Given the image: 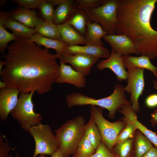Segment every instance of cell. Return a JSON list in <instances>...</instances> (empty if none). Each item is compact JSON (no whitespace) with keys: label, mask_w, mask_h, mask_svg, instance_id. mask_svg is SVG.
<instances>
[{"label":"cell","mask_w":157,"mask_h":157,"mask_svg":"<svg viewBox=\"0 0 157 157\" xmlns=\"http://www.w3.org/2000/svg\"><path fill=\"white\" fill-rule=\"evenodd\" d=\"M34 29L36 33L44 37L53 39H62L57 25L53 22L39 18Z\"/></svg>","instance_id":"22"},{"label":"cell","mask_w":157,"mask_h":157,"mask_svg":"<svg viewBox=\"0 0 157 157\" xmlns=\"http://www.w3.org/2000/svg\"><path fill=\"white\" fill-rule=\"evenodd\" d=\"M127 111L130 117L135 124L137 129L141 132L157 148V135L156 133L148 129L138 120L136 113L133 110L131 107H129L127 108Z\"/></svg>","instance_id":"27"},{"label":"cell","mask_w":157,"mask_h":157,"mask_svg":"<svg viewBox=\"0 0 157 157\" xmlns=\"http://www.w3.org/2000/svg\"><path fill=\"white\" fill-rule=\"evenodd\" d=\"M131 157H134V154L132 155Z\"/></svg>","instance_id":"46"},{"label":"cell","mask_w":157,"mask_h":157,"mask_svg":"<svg viewBox=\"0 0 157 157\" xmlns=\"http://www.w3.org/2000/svg\"><path fill=\"white\" fill-rule=\"evenodd\" d=\"M34 92H20L17 105L10 113L25 132H28L31 127L41 123L42 119L41 115L35 113L34 110L32 98Z\"/></svg>","instance_id":"7"},{"label":"cell","mask_w":157,"mask_h":157,"mask_svg":"<svg viewBox=\"0 0 157 157\" xmlns=\"http://www.w3.org/2000/svg\"><path fill=\"white\" fill-rule=\"evenodd\" d=\"M86 124L84 117L79 115L67 121L54 130L64 157H69L75 153L84 135Z\"/></svg>","instance_id":"4"},{"label":"cell","mask_w":157,"mask_h":157,"mask_svg":"<svg viewBox=\"0 0 157 157\" xmlns=\"http://www.w3.org/2000/svg\"><path fill=\"white\" fill-rule=\"evenodd\" d=\"M6 83L3 81H0V88L1 89H2L6 88Z\"/></svg>","instance_id":"41"},{"label":"cell","mask_w":157,"mask_h":157,"mask_svg":"<svg viewBox=\"0 0 157 157\" xmlns=\"http://www.w3.org/2000/svg\"><path fill=\"white\" fill-rule=\"evenodd\" d=\"M64 0H48L49 2L53 6L56 5H59Z\"/></svg>","instance_id":"40"},{"label":"cell","mask_w":157,"mask_h":157,"mask_svg":"<svg viewBox=\"0 0 157 157\" xmlns=\"http://www.w3.org/2000/svg\"><path fill=\"white\" fill-rule=\"evenodd\" d=\"M12 147L9 144L4 141L3 137L0 133V157H12L10 154Z\"/></svg>","instance_id":"35"},{"label":"cell","mask_w":157,"mask_h":157,"mask_svg":"<svg viewBox=\"0 0 157 157\" xmlns=\"http://www.w3.org/2000/svg\"><path fill=\"white\" fill-rule=\"evenodd\" d=\"M5 62L4 60L0 61V72L1 71L2 69V67L3 65L4 66Z\"/></svg>","instance_id":"43"},{"label":"cell","mask_w":157,"mask_h":157,"mask_svg":"<svg viewBox=\"0 0 157 157\" xmlns=\"http://www.w3.org/2000/svg\"><path fill=\"white\" fill-rule=\"evenodd\" d=\"M0 19L5 28L10 29L12 34L18 38H30L36 33L34 29L28 27L22 23L12 19L9 13L1 11Z\"/></svg>","instance_id":"15"},{"label":"cell","mask_w":157,"mask_h":157,"mask_svg":"<svg viewBox=\"0 0 157 157\" xmlns=\"http://www.w3.org/2000/svg\"><path fill=\"white\" fill-rule=\"evenodd\" d=\"M53 7L47 0H43L40 4L38 8L45 21L53 22L55 13Z\"/></svg>","instance_id":"31"},{"label":"cell","mask_w":157,"mask_h":157,"mask_svg":"<svg viewBox=\"0 0 157 157\" xmlns=\"http://www.w3.org/2000/svg\"><path fill=\"white\" fill-rule=\"evenodd\" d=\"M134 137V157H141L153 147L152 143L140 131L136 132Z\"/></svg>","instance_id":"26"},{"label":"cell","mask_w":157,"mask_h":157,"mask_svg":"<svg viewBox=\"0 0 157 157\" xmlns=\"http://www.w3.org/2000/svg\"><path fill=\"white\" fill-rule=\"evenodd\" d=\"M134 141L133 138H131L117 144L113 152L119 157H131L132 155Z\"/></svg>","instance_id":"29"},{"label":"cell","mask_w":157,"mask_h":157,"mask_svg":"<svg viewBox=\"0 0 157 157\" xmlns=\"http://www.w3.org/2000/svg\"><path fill=\"white\" fill-rule=\"evenodd\" d=\"M108 34L99 24L91 22L87 24L85 36V45H92L103 47L104 44L101 39Z\"/></svg>","instance_id":"18"},{"label":"cell","mask_w":157,"mask_h":157,"mask_svg":"<svg viewBox=\"0 0 157 157\" xmlns=\"http://www.w3.org/2000/svg\"><path fill=\"white\" fill-rule=\"evenodd\" d=\"M33 42L38 45L44 46L46 49H54L56 53L62 54L68 45L62 39H53L44 37L38 33H36L29 38Z\"/></svg>","instance_id":"21"},{"label":"cell","mask_w":157,"mask_h":157,"mask_svg":"<svg viewBox=\"0 0 157 157\" xmlns=\"http://www.w3.org/2000/svg\"><path fill=\"white\" fill-rule=\"evenodd\" d=\"M86 82V78L81 74L74 70L70 65L60 62L58 75L55 83H68L79 88L84 87Z\"/></svg>","instance_id":"14"},{"label":"cell","mask_w":157,"mask_h":157,"mask_svg":"<svg viewBox=\"0 0 157 157\" xmlns=\"http://www.w3.org/2000/svg\"><path fill=\"white\" fill-rule=\"evenodd\" d=\"M103 38L109 44L112 50L122 56L140 55L131 40L125 35L107 34Z\"/></svg>","instance_id":"12"},{"label":"cell","mask_w":157,"mask_h":157,"mask_svg":"<svg viewBox=\"0 0 157 157\" xmlns=\"http://www.w3.org/2000/svg\"><path fill=\"white\" fill-rule=\"evenodd\" d=\"M157 0H119L117 10V35L132 41L141 55L157 57V31L151 24Z\"/></svg>","instance_id":"2"},{"label":"cell","mask_w":157,"mask_h":157,"mask_svg":"<svg viewBox=\"0 0 157 157\" xmlns=\"http://www.w3.org/2000/svg\"><path fill=\"white\" fill-rule=\"evenodd\" d=\"M57 26L62 39L68 45L85 44L84 37L70 25L64 23Z\"/></svg>","instance_id":"19"},{"label":"cell","mask_w":157,"mask_h":157,"mask_svg":"<svg viewBox=\"0 0 157 157\" xmlns=\"http://www.w3.org/2000/svg\"><path fill=\"white\" fill-rule=\"evenodd\" d=\"M145 103L149 108L157 107V94H152L148 95L145 99Z\"/></svg>","instance_id":"36"},{"label":"cell","mask_w":157,"mask_h":157,"mask_svg":"<svg viewBox=\"0 0 157 157\" xmlns=\"http://www.w3.org/2000/svg\"><path fill=\"white\" fill-rule=\"evenodd\" d=\"M150 122L153 127L157 124V109L155 110L151 114Z\"/></svg>","instance_id":"38"},{"label":"cell","mask_w":157,"mask_h":157,"mask_svg":"<svg viewBox=\"0 0 157 157\" xmlns=\"http://www.w3.org/2000/svg\"><path fill=\"white\" fill-rule=\"evenodd\" d=\"M90 157H119V156L109 151L104 142L101 141L95 153Z\"/></svg>","instance_id":"33"},{"label":"cell","mask_w":157,"mask_h":157,"mask_svg":"<svg viewBox=\"0 0 157 157\" xmlns=\"http://www.w3.org/2000/svg\"><path fill=\"white\" fill-rule=\"evenodd\" d=\"M122 59L125 68L128 72L136 68L147 69L151 72L155 76L157 77V67L154 66L151 62L150 58L147 56L141 55L134 56L128 55L122 56Z\"/></svg>","instance_id":"17"},{"label":"cell","mask_w":157,"mask_h":157,"mask_svg":"<svg viewBox=\"0 0 157 157\" xmlns=\"http://www.w3.org/2000/svg\"><path fill=\"white\" fill-rule=\"evenodd\" d=\"M73 0H64L55 10L53 22L58 24L65 22L71 16L75 10Z\"/></svg>","instance_id":"23"},{"label":"cell","mask_w":157,"mask_h":157,"mask_svg":"<svg viewBox=\"0 0 157 157\" xmlns=\"http://www.w3.org/2000/svg\"><path fill=\"white\" fill-rule=\"evenodd\" d=\"M19 91L11 87H6L0 91V118L5 121L8 115L16 107L17 103Z\"/></svg>","instance_id":"13"},{"label":"cell","mask_w":157,"mask_h":157,"mask_svg":"<svg viewBox=\"0 0 157 157\" xmlns=\"http://www.w3.org/2000/svg\"><path fill=\"white\" fill-rule=\"evenodd\" d=\"M51 157H64L60 148L51 155Z\"/></svg>","instance_id":"39"},{"label":"cell","mask_w":157,"mask_h":157,"mask_svg":"<svg viewBox=\"0 0 157 157\" xmlns=\"http://www.w3.org/2000/svg\"><path fill=\"white\" fill-rule=\"evenodd\" d=\"M105 0H77L78 5L77 9L80 10L87 8H97L101 6Z\"/></svg>","instance_id":"32"},{"label":"cell","mask_w":157,"mask_h":157,"mask_svg":"<svg viewBox=\"0 0 157 157\" xmlns=\"http://www.w3.org/2000/svg\"><path fill=\"white\" fill-rule=\"evenodd\" d=\"M3 58L5 67L0 72L6 87L20 92H36L41 95L52 89L58 76L60 54L42 49L29 38H18L7 47Z\"/></svg>","instance_id":"1"},{"label":"cell","mask_w":157,"mask_h":157,"mask_svg":"<svg viewBox=\"0 0 157 157\" xmlns=\"http://www.w3.org/2000/svg\"><path fill=\"white\" fill-rule=\"evenodd\" d=\"M141 157H157V148L152 147Z\"/></svg>","instance_id":"37"},{"label":"cell","mask_w":157,"mask_h":157,"mask_svg":"<svg viewBox=\"0 0 157 157\" xmlns=\"http://www.w3.org/2000/svg\"><path fill=\"white\" fill-rule=\"evenodd\" d=\"M9 13L12 19L29 28H35L39 19L35 11L24 8L14 9Z\"/></svg>","instance_id":"20"},{"label":"cell","mask_w":157,"mask_h":157,"mask_svg":"<svg viewBox=\"0 0 157 157\" xmlns=\"http://www.w3.org/2000/svg\"><path fill=\"white\" fill-rule=\"evenodd\" d=\"M28 132L35 142L33 157L39 154L51 155L59 148L57 137L48 125L40 123L31 127Z\"/></svg>","instance_id":"8"},{"label":"cell","mask_w":157,"mask_h":157,"mask_svg":"<svg viewBox=\"0 0 157 157\" xmlns=\"http://www.w3.org/2000/svg\"><path fill=\"white\" fill-rule=\"evenodd\" d=\"M60 62L70 64L75 71L85 77L89 75L93 66L99 58L81 53L73 54H60Z\"/></svg>","instance_id":"10"},{"label":"cell","mask_w":157,"mask_h":157,"mask_svg":"<svg viewBox=\"0 0 157 157\" xmlns=\"http://www.w3.org/2000/svg\"><path fill=\"white\" fill-rule=\"evenodd\" d=\"M122 56L112 50L109 56L107 58L100 61L96 67L99 70L105 69L111 70L115 74L119 81L124 80L127 81L129 74L125 69Z\"/></svg>","instance_id":"11"},{"label":"cell","mask_w":157,"mask_h":157,"mask_svg":"<svg viewBox=\"0 0 157 157\" xmlns=\"http://www.w3.org/2000/svg\"><path fill=\"white\" fill-rule=\"evenodd\" d=\"M65 23L67 24L76 29L81 34L86 33L87 24L89 21L83 10L77 9Z\"/></svg>","instance_id":"24"},{"label":"cell","mask_w":157,"mask_h":157,"mask_svg":"<svg viewBox=\"0 0 157 157\" xmlns=\"http://www.w3.org/2000/svg\"><path fill=\"white\" fill-rule=\"evenodd\" d=\"M66 101L69 108L90 105L105 108L108 110V117L111 119L114 118L117 110L124 106L131 104L127 99L124 87L120 84H116L113 93L106 97L97 99L76 92L67 95Z\"/></svg>","instance_id":"3"},{"label":"cell","mask_w":157,"mask_h":157,"mask_svg":"<svg viewBox=\"0 0 157 157\" xmlns=\"http://www.w3.org/2000/svg\"><path fill=\"white\" fill-rule=\"evenodd\" d=\"M119 0H105L100 6L83 10L89 20L99 24L109 35L117 34Z\"/></svg>","instance_id":"5"},{"label":"cell","mask_w":157,"mask_h":157,"mask_svg":"<svg viewBox=\"0 0 157 157\" xmlns=\"http://www.w3.org/2000/svg\"><path fill=\"white\" fill-rule=\"evenodd\" d=\"M78 53L105 59L107 58L110 55L108 50L104 47L92 45H68L63 53L73 54Z\"/></svg>","instance_id":"16"},{"label":"cell","mask_w":157,"mask_h":157,"mask_svg":"<svg viewBox=\"0 0 157 157\" xmlns=\"http://www.w3.org/2000/svg\"><path fill=\"white\" fill-rule=\"evenodd\" d=\"M152 82L154 88L157 90V81L156 80H153L152 81Z\"/></svg>","instance_id":"42"},{"label":"cell","mask_w":157,"mask_h":157,"mask_svg":"<svg viewBox=\"0 0 157 157\" xmlns=\"http://www.w3.org/2000/svg\"><path fill=\"white\" fill-rule=\"evenodd\" d=\"M16 157H19L18 155L16 154ZM37 157H47L46 156H45V155L44 154H40L39 156H38Z\"/></svg>","instance_id":"44"},{"label":"cell","mask_w":157,"mask_h":157,"mask_svg":"<svg viewBox=\"0 0 157 157\" xmlns=\"http://www.w3.org/2000/svg\"><path fill=\"white\" fill-rule=\"evenodd\" d=\"M84 135L96 150L102 141V138L95 121L91 116L85 124Z\"/></svg>","instance_id":"25"},{"label":"cell","mask_w":157,"mask_h":157,"mask_svg":"<svg viewBox=\"0 0 157 157\" xmlns=\"http://www.w3.org/2000/svg\"><path fill=\"white\" fill-rule=\"evenodd\" d=\"M72 157H77V156H76L75 155V154H73V155H72Z\"/></svg>","instance_id":"45"},{"label":"cell","mask_w":157,"mask_h":157,"mask_svg":"<svg viewBox=\"0 0 157 157\" xmlns=\"http://www.w3.org/2000/svg\"><path fill=\"white\" fill-rule=\"evenodd\" d=\"M144 70L137 68L128 72L127 84L124 87L125 91L130 94L129 101L132 109L136 113L140 111V108L138 100L144 90Z\"/></svg>","instance_id":"9"},{"label":"cell","mask_w":157,"mask_h":157,"mask_svg":"<svg viewBox=\"0 0 157 157\" xmlns=\"http://www.w3.org/2000/svg\"><path fill=\"white\" fill-rule=\"evenodd\" d=\"M90 116L94 119L101 134L102 141L107 149L113 152L118 137L125 128L126 123L123 120L110 122L103 117L104 108L91 106Z\"/></svg>","instance_id":"6"},{"label":"cell","mask_w":157,"mask_h":157,"mask_svg":"<svg viewBox=\"0 0 157 157\" xmlns=\"http://www.w3.org/2000/svg\"><path fill=\"white\" fill-rule=\"evenodd\" d=\"M18 39L6 30L3 24L2 20L0 19V51L1 53L4 55L5 51L7 48L8 43Z\"/></svg>","instance_id":"30"},{"label":"cell","mask_w":157,"mask_h":157,"mask_svg":"<svg viewBox=\"0 0 157 157\" xmlns=\"http://www.w3.org/2000/svg\"><path fill=\"white\" fill-rule=\"evenodd\" d=\"M12 1L27 8H38L43 0H13Z\"/></svg>","instance_id":"34"},{"label":"cell","mask_w":157,"mask_h":157,"mask_svg":"<svg viewBox=\"0 0 157 157\" xmlns=\"http://www.w3.org/2000/svg\"><path fill=\"white\" fill-rule=\"evenodd\" d=\"M96 151L90 142L84 135L74 154L77 157H90Z\"/></svg>","instance_id":"28"}]
</instances>
